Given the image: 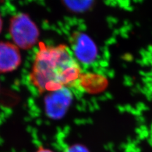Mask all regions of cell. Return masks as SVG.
Segmentation results:
<instances>
[{
  "mask_svg": "<svg viewBox=\"0 0 152 152\" xmlns=\"http://www.w3.org/2000/svg\"><path fill=\"white\" fill-rule=\"evenodd\" d=\"M72 94L67 88L52 91L46 100V110L51 117H62L69 108Z\"/></svg>",
  "mask_w": 152,
  "mask_h": 152,
  "instance_id": "obj_4",
  "label": "cell"
},
{
  "mask_svg": "<svg viewBox=\"0 0 152 152\" xmlns=\"http://www.w3.org/2000/svg\"><path fill=\"white\" fill-rule=\"evenodd\" d=\"M20 62V53L15 45L8 42H0V73L15 70Z\"/></svg>",
  "mask_w": 152,
  "mask_h": 152,
  "instance_id": "obj_5",
  "label": "cell"
},
{
  "mask_svg": "<svg viewBox=\"0 0 152 152\" xmlns=\"http://www.w3.org/2000/svg\"><path fill=\"white\" fill-rule=\"evenodd\" d=\"M76 60L85 64H91L96 58L97 48L93 41L84 33H75L71 41Z\"/></svg>",
  "mask_w": 152,
  "mask_h": 152,
  "instance_id": "obj_3",
  "label": "cell"
},
{
  "mask_svg": "<svg viewBox=\"0 0 152 152\" xmlns=\"http://www.w3.org/2000/svg\"><path fill=\"white\" fill-rule=\"evenodd\" d=\"M36 152H53L48 149H45L43 148H40L39 150H37Z\"/></svg>",
  "mask_w": 152,
  "mask_h": 152,
  "instance_id": "obj_8",
  "label": "cell"
},
{
  "mask_svg": "<svg viewBox=\"0 0 152 152\" xmlns=\"http://www.w3.org/2000/svg\"><path fill=\"white\" fill-rule=\"evenodd\" d=\"M11 34L16 44L27 48L35 43L38 37L36 26L25 15H18L11 23Z\"/></svg>",
  "mask_w": 152,
  "mask_h": 152,
  "instance_id": "obj_2",
  "label": "cell"
},
{
  "mask_svg": "<svg viewBox=\"0 0 152 152\" xmlns=\"http://www.w3.org/2000/svg\"><path fill=\"white\" fill-rule=\"evenodd\" d=\"M65 152H89L85 147L80 145L72 146L68 148Z\"/></svg>",
  "mask_w": 152,
  "mask_h": 152,
  "instance_id": "obj_7",
  "label": "cell"
},
{
  "mask_svg": "<svg viewBox=\"0 0 152 152\" xmlns=\"http://www.w3.org/2000/svg\"><path fill=\"white\" fill-rule=\"evenodd\" d=\"M1 20H0V29H1Z\"/></svg>",
  "mask_w": 152,
  "mask_h": 152,
  "instance_id": "obj_10",
  "label": "cell"
},
{
  "mask_svg": "<svg viewBox=\"0 0 152 152\" xmlns=\"http://www.w3.org/2000/svg\"><path fill=\"white\" fill-rule=\"evenodd\" d=\"M81 76V69L65 45L40 44L35 55L30 82L38 91H55L74 84Z\"/></svg>",
  "mask_w": 152,
  "mask_h": 152,
  "instance_id": "obj_1",
  "label": "cell"
},
{
  "mask_svg": "<svg viewBox=\"0 0 152 152\" xmlns=\"http://www.w3.org/2000/svg\"><path fill=\"white\" fill-rule=\"evenodd\" d=\"M150 141L152 142V126H151V131H150Z\"/></svg>",
  "mask_w": 152,
  "mask_h": 152,
  "instance_id": "obj_9",
  "label": "cell"
},
{
  "mask_svg": "<svg viewBox=\"0 0 152 152\" xmlns=\"http://www.w3.org/2000/svg\"><path fill=\"white\" fill-rule=\"evenodd\" d=\"M70 10L75 12H83L91 7L94 0H62Z\"/></svg>",
  "mask_w": 152,
  "mask_h": 152,
  "instance_id": "obj_6",
  "label": "cell"
}]
</instances>
